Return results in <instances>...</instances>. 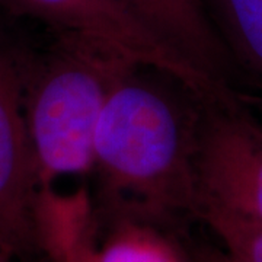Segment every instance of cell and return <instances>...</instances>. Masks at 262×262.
<instances>
[{
    "instance_id": "cell-1",
    "label": "cell",
    "mask_w": 262,
    "mask_h": 262,
    "mask_svg": "<svg viewBox=\"0 0 262 262\" xmlns=\"http://www.w3.org/2000/svg\"><path fill=\"white\" fill-rule=\"evenodd\" d=\"M206 98L177 76L134 66L114 88L95 133L92 172L118 220L195 214V155Z\"/></svg>"
},
{
    "instance_id": "cell-2",
    "label": "cell",
    "mask_w": 262,
    "mask_h": 262,
    "mask_svg": "<svg viewBox=\"0 0 262 262\" xmlns=\"http://www.w3.org/2000/svg\"><path fill=\"white\" fill-rule=\"evenodd\" d=\"M134 66L113 47L69 32H58L46 57H27L25 114L39 189L92 172L105 103Z\"/></svg>"
},
{
    "instance_id": "cell-3",
    "label": "cell",
    "mask_w": 262,
    "mask_h": 262,
    "mask_svg": "<svg viewBox=\"0 0 262 262\" xmlns=\"http://www.w3.org/2000/svg\"><path fill=\"white\" fill-rule=\"evenodd\" d=\"M195 172L198 203L262 225V118L249 110L245 95L204 99Z\"/></svg>"
},
{
    "instance_id": "cell-4",
    "label": "cell",
    "mask_w": 262,
    "mask_h": 262,
    "mask_svg": "<svg viewBox=\"0 0 262 262\" xmlns=\"http://www.w3.org/2000/svg\"><path fill=\"white\" fill-rule=\"evenodd\" d=\"M27 57L0 32V239L19 262L41 253L37 169L25 114Z\"/></svg>"
},
{
    "instance_id": "cell-5",
    "label": "cell",
    "mask_w": 262,
    "mask_h": 262,
    "mask_svg": "<svg viewBox=\"0 0 262 262\" xmlns=\"http://www.w3.org/2000/svg\"><path fill=\"white\" fill-rule=\"evenodd\" d=\"M6 9L39 19L58 32L106 44L137 64L177 76L206 98L229 92L179 57L118 0H0Z\"/></svg>"
},
{
    "instance_id": "cell-6",
    "label": "cell",
    "mask_w": 262,
    "mask_h": 262,
    "mask_svg": "<svg viewBox=\"0 0 262 262\" xmlns=\"http://www.w3.org/2000/svg\"><path fill=\"white\" fill-rule=\"evenodd\" d=\"M118 2L201 75L225 89L241 91L232 58L203 0Z\"/></svg>"
},
{
    "instance_id": "cell-7",
    "label": "cell",
    "mask_w": 262,
    "mask_h": 262,
    "mask_svg": "<svg viewBox=\"0 0 262 262\" xmlns=\"http://www.w3.org/2000/svg\"><path fill=\"white\" fill-rule=\"evenodd\" d=\"M39 251L48 262H98L92 204L84 191L41 188L37 201Z\"/></svg>"
},
{
    "instance_id": "cell-8",
    "label": "cell",
    "mask_w": 262,
    "mask_h": 262,
    "mask_svg": "<svg viewBox=\"0 0 262 262\" xmlns=\"http://www.w3.org/2000/svg\"><path fill=\"white\" fill-rule=\"evenodd\" d=\"M241 83L262 105V0H203Z\"/></svg>"
},
{
    "instance_id": "cell-9",
    "label": "cell",
    "mask_w": 262,
    "mask_h": 262,
    "mask_svg": "<svg viewBox=\"0 0 262 262\" xmlns=\"http://www.w3.org/2000/svg\"><path fill=\"white\" fill-rule=\"evenodd\" d=\"M98 262H184L172 242L150 225L118 220L117 229L98 245Z\"/></svg>"
},
{
    "instance_id": "cell-10",
    "label": "cell",
    "mask_w": 262,
    "mask_h": 262,
    "mask_svg": "<svg viewBox=\"0 0 262 262\" xmlns=\"http://www.w3.org/2000/svg\"><path fill=\"white\" fill-rule=\"evenodd\" d=\"M196 219L225 246L229 262H262V225L210 203L200 207Z\"/></svg>"
},
{
    "instance_id": "cell-11",
    "label": "cell",
    "mask_w": 262,
    "mask_h": 262,
    "mask_svg": "<svg viewBox=\"0 0 262 262\" xmlns=\"http://www.w3.org/2000/svg\"><path fill=\"white\" fill-rule=\"evenodd\" d=\"M0 262H19L18 259L6 249V246L3 245L2 239H0Z\"/></svg>"
},
{
    "instance_id": "cell-12",
    "label": "cell",
    "mask_w": 262,
    "mask_h": 262,
    "mask_svg": "<svg viewBox=\"0 0 262 262\" xmlns=\"http://www.w3.org/2000/svg\"><path fill=\"white\" fill-rule=\"evenodd\" d=\"M227 262H229V261H227Z\"/></svg>"
}]
</instances>
